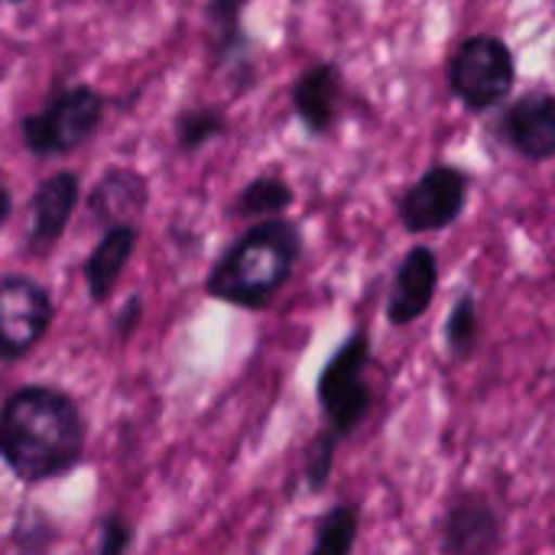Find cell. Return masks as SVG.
I'll use <instances>...</instances> for the list:
<instances>
[{"mask_svg": "<svg viewBox=\"0 0 555 555\" xmlns=\"http://www.w3.org/2000/svg\"><path fill=\"white\" fill-rule=\"evenodd\" d=\"M293 202H296V189L283 176L267 172V176L250 179L237 192L231 215L234 218H273V215H286L293 208Z\"/></svg>", "mask_w": 555, "mask_h": 555, "instance_id": "e0dca14e", "label": "cell"}, {"mask_svg": "<svg viewBox=\"0 0 555 555\" xmlns=\"http://www.w3.org/2000/svg\"><path fill=\"white\" fill-rule=\"evenodd\" d=\"M446 85L468 114H488L511 98L517 85V55L494 33L465 36L446 59Z\"/></svg>", "mask_w": 555, "mask_h": 555, "instance_id": "277c9868", "label": "cell"}, {"mask_svg": "<svg viewBox=\"0 0 555 555\" xmlns=\"http://www.w3.org/2000/svg\"><path fill=\"white\" fill-rule=\"evenodd\" d=\"M442 335H446V348H449L452 358L468 361L475 354V345H478V299H475L472 289H462L459 299L452 302Z\"/></svg>", "mask_w": 555, "mask_h": 555, "instance_id": "d6986e66", "label": "cell"}, {"mask_svg": "<svg viewBox=\"0 0 555 555\" xmlns=\"http://www.w3.org/2000/svg\"><path fill=\"white\" fill-rule=\"evenodd\" d=\"M55 543V527L39 511H23L13 527V546L23 553H42Z\"/></svg>", "mask_w": 555, "mask_h": 555, "instance_id": "44dd1931", "label": "cell"}, {"mask_svg": "<svg viewBox=\"0 0 555 555\" xmlns=\"http://www.w3.org/2000/svg\"><path fill=\"white\" fill-rule=\"evenodd\" d=\"M501 543H504V520L485 494L465 491L449 501L439 524V553L491 555L501 550Z\"/></svg>", "mask_w": 555, "mask_h": 555, "instance_id": "9c48e42d", "label": "cell"}, {"mask_svg": "<svg viewBox=\"0 0 555 555\" xmlns=\"http://www.w3.org/2000/svg\"><path fill=\"white\" fill-rule=\"evenodd\" d=\"M436 293H439V257L433 247L416 244L400 257L393 270L387 306H384L387 322L393 328H410L433 309Z\"/></svg>", "mask_w": 555, "mask_h": 555, "instance_id": "30bf717a", "label": "cell"}, {"mask_svg": "<svg viewBox=\"0 0 555 555\" xmlns=\"http://www.w3.org/2000/svg\"><path fill=\"white\" fill-rule=\"evenodd\" d=\"M133 546V527L120 517V514H104L98 524V555H124Z\"/></svg>", "mask_w": 555, "mask_h": 555, "instance_id": "7402d4cb", "label": "cell"}, {"mask_svg": "<svg viewBox=\"0 0 555 555\" xmlns=\"http://www.w3.org/2000/svg\"><path fill=\"white\" fill-rule=\"evenodd\" d=\"M143 312H146V302H143L140 293H130V296L120 302V309L114 312V325H111V332H114V338H117L120 345H127V341L133 338V332H137L140 322H143Z\"/></svg>", "mask_w": 555, "mask_h": 555, "instance_id": "603a6c76", "label": "cell"}, {"mask_svg": "<svg viewBox=\"0 0 555 555\" xmlns=\"http://www.w3.org/2000/svg\"><path fill=\"white\" fill-rule=\"evenodd\" d=\"M498 140L530 166H543L555 156V98L537 88L504 107L494 124Z\"/></svg>", "mask_w": 555, "mask_h": 555, "instance_id": "ba28073f", "label": "cell"}, {"mask_svg": "<svg viewBox=\"0 0 555 555\" xmlns=\"http://www.w3.org/2000/svg\"><path fill=\"white\" fill-rule=\"evenodd\" d=\"M472 198V176L452 163H433L397 198V218L406 234H433L452 228Z\"/></svg>", "mask_w": 555, "mask_h": 555, "instance_id": "8992f818", "label": "cell"}, {"mask_svg": "<svg viewBox=\"0 0 555 555\" xmlns=\"http://www.w3.org/2000/svg\"><path fill=\"white\" fill-rule=\"evenodd\" d=\"M10 215H13V195H10V189L0 185V228L10 221Z\"/></svg>", "mask_w": 555, "mask_h": 555, "instance_id": "cb8c5ba5", "label": "cell"}, {"mask_svg": "<svg viewBox=\"0 0 555 555\" xmlns=\"http://www.w3.org/2000/svg\"><path fill=\"white\" fill-rule=\"evenodd\" d=\"M361 533V507L354 501H341L315 520L309 555H351L358 550Z\"/></svg>", "mask_w": 555, "mask_h": 555, "instance_id": "2e32d148", "label": "cell"}, {"mask_svg": "<svg viewBox=\"0 0 555 555\" xmlns=\"http://www.w3.org/2000/svg\"><path fill=\"white\" fill-rule=\"evenodd\" d=\"M338 436L332 429H319L312 436V442L302 452V468H299V481L306 494H322L328 488V478L335 472V455H338Z\"/></svg>", "mask_w": 555, "mask_h": 555, "instance_id": "ffe728a7", "label": "cell"}, {"mask_svg": "<svg viewBox=\"0 0 555 555\" xmlns=\"http://www.w3.org/2000/svg\"><path fill=\"white\" fill-rule=\"evenodd\" d=\"M85 195V192H81ZM85 208L91 224L111 228V224H137V218L150 208V179L140 169L130 166H111L104 176L88 189Z\"/></svg>", "mask_w": 555, "mask_h": 555, "instance_id": "4fadbf2b", "label": "cell"}, {"mask_svg": "<svg viewBox=\"0 0 555 555\" xmlns=\"http://www.w3.org/2000/svg\"><path fill=\"white\" fill-rule=\"evenodd\" d=\"M55 319V306L49 289L26 276L13 273L0 280V361L26 358L49 332Z\"/></svg>", "mask_w": 555, "mask_h": 555, "instance_id": "52a82bcc", "label": "cell"}, {"mask_svg": "<svg viewBox=\"0 0 555 555\" xmlns=\"http://www.w3.org/2000/svg\"><path fill=\"white\" fill-rule=\"evenodd\" d=\"M81 176L72 169H59L46 176L29 195V221H26V247L33 254H46L62 241L75 208L81 205Z\"/></svg>", "mask_w": 555, "mask_h": 555, "instance_id": "8fae6325", "label": "cell"}, {"mask_svg": "<svg viewBox=\"0 0 555 555\" xmlns=\"http://www.w3.org/2000/svg\"><path fill=\"white\" fill-rule=\"evenodd\" d=\"M374 364V345L367 328H354L322 364L315 380V400L325 416V429L348 439L374 410V387L367 384V367Z\"/></svg>", "mask_w": 555, "mask_h": 555, "instance_id": "3957f363", "label": "cell"}, {"mask_svg": "<svg viewBox=\"0 0 555 555\" xmlns=\"http://www.w3.org/2000/svg\"><path fill=\"white\" fill-rule=\"evenodd\" d=\"M247 0H205V20L211 36V55L218 68H234L237 88L254 85V62H250V36L244 26Z\"/></svg>", "mask_w": 555, "mask_h": 555, "instance_id": "5bb4252c", "label": "cell"}, {"mask_svg": "<svg viewBox=\"0 0 555 555\" xmlns=\"http://www.w3.org/2000/svg\"><path fill=\"white\" fill-rule=\"evenodd\" d=\"M107 111V98L94 85H68L59 88L46 107L26 114L20 120V140L29 156L55 159L81 150L101 127Z\"/></svg>", "mask_w": 555, "mask_h": 555, "instance_id": "5b68a950", "label": "cell"}, {"mask_svg": "<svg viewBox=\"0 0 555 555\" xmlns=\"http://www.w3.org/2000/svg\"><path fill=\"white\" fill-rule=\"evenodd\" d=\"M137 247H140V228L137 224L104 228L101 241L91 247V254L85 257V267H81L85 289H88V299L94 306H104L114 296V289H117L127 263L133 260Z\"/></svg>", "mask_w": 555, "mask_h": 555, "instance_id": "9a60e30c", "label": "cell"}, {"mask_svg": "<svg viewBox=\"0 0 555 555\" xmlns=\"http://www.w3.org/2000/svg\"><path fill=\"white\" fill-rule=\"evenodd\" d=\"M341 104H345V75L335 62H315L289 85L293 117L309 137H328L341 117Z\"/></svg>", "mask_w": 555, "mask_h": 555, "instance_id": "7c38bea8", "label": "cell"}, {"mask_svg": "<svg viewBox=\"0 0 555 555\" xmlns=\"http://www.w3.org/2000/svg\"><path fill=\"white\" fill-rule=\"evenodd\" d=\"M228 133V114L218 104H198V107H182L172 117V137L179 153H198L208 143L221 140Z\"/></svg>", "mask_w": 555, "mask_h": 555, "instance_id": "ac0fdd59", "label": "cell"}, {"mask_svg": "<svg viewBox=\"0 0 555 555\" xmlns=\"http://www.w3.org/2000/svg\"><path fill=\"white\" fill-rule=\"evenodd\" d=\"M302 257V228L283 215L257 218L211 263L205 296L234 309L260 312L273 306Z\"/></svg>", "mask_w": 555, "mask_h": 555, "instance_id": "7a4b0ae2", "label": "cell"}, {"mask_svg": "<svg viewBox=\"0 0 555 555\" xmlns=\"http://www.w3.org/2000/svg\"><path fill=\"white\" fill-rule=\"evenodd\" d=\"M3 7H20V3H26V0H0Z\"/></svg>", "mask_w": 555, "mask_h": 555, "instance_id": "d4e9b609", "label": "cell"}, {"mask_svg": "<svg viewBox=\"0 0 555 555\" xmlns=\"http://www.w3.org/2000/svg\"><path fill=\"white\" fill-rule=\"evenodd\" d=\"M88 423L68 390L49 384L16 387L0 403V462L26 485H49L85 462Z\"/></svg>", "mask_w": 555, "mask_h": 555, "instance_id": "6da1fadb", "label": "cell"}]
</instances>
